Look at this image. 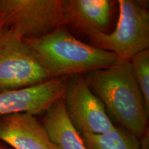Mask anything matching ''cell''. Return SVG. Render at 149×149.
Here are the masks:
<instances>
[{"instance_id": "6da1fadb", "label": "cell", "mask_w": 149, "mask_h": 149, "mask_svg": "<svg viewBox=\"0 0 149 149\" xmlns=\"http://www.w3.org/2000/svg\"><path fill=\"white\" fill-rule=\"evenodd\" d=\"M89 86L120 126L139 139L148 129L149 115L130 61L83 74Z\"/></svg>"}, {"instance_id": "7a4b0ae2", "label": "cell", "mask_w": 149, "mask_h": 149, "mask_svg": "<svg viewBox=\"0 0 149 149\" xmlns=\"http://www.w3.org/2000/svg\"><path fill=\"white\" fill-rule=\"evenodd\" d=\"M23 40L53 78L84 74L107 68L120 60L113 53L77 40L66 26L41 38Z\"/></svg>"}, {"instance_id": "3957f363", "label": "cell", "mask_w": 149, "mask_h": 149, "mask_svg": "<svg viewBox=\"0 0 149 149\" xmlns=\"http://www.w3.org/2000/svg\"><path fill=\"white\" fill-rule=\"evenodd\" d=\"M117 3L120 15L113 32L91 29L84 35L91 45L130 61L137 53L149 49V13L146 1L119 0Z\"/></svg>"}, {"instance_id": "277c9868", "label": "cell", "mask_w": 149, "mask_h": 149, "mask_svg": "<svg viewBox=\"0 0 149 149\" xmlns=\"http://www.w3.org/2000/svg\"><path fill=\"white\" fill-rule=\"evenodd\" d=\"M63 26L62 0H0V29L24 40L41 38Z\"/></svg>"}, {"instance_id": "5b68a950", "label": "cell", "mask_w": 149, "mask_h": 149, "mask_svg": "<svg viewBox=\"0 0 149 149\" xmlns=\"http://www.w3.org/2000/svg\"><path fill=\"white\" fill-rule=\"evenodd\" d=\"M53 79L22 37L0 29V93L40 84Z\"/></svg>"}, {"instance_id": "8992f818", "label": "cell", "mask_w": 149, "mask_h": 149, "mask_svg": "<svg viewBox=\"0 0 149 149\" xmlns=\"http://www.w3.org/2000/svg\"><path fill=\"white\" fill-rule=\"evenodd\" d=\"M63 101L70 122L80 135L102 134L115 126L83 74L70 77Z\"/></svg>"}, {"instance_id": "52a82bcc", "label": "cell", "mask_w": 149, "mask_h": 149, "mask_svg": "<svg viewBox=\"0 0 149 149\" xmlns=\"http://www.w3.org/2000/svg\"><path fill=\"white\" fill-rule=\"evenodd\" d=\"M70 77H55L28 88L0 93V116L28 113L36 116L45 113L62 98Z\"/></svg>"}, {"instance_id": "ba28073f", "label": "cell", "mask_w": 149, "mask_h": 149, "mask_svg": "<svg viewBox=\"0 0 149 149\" xmlns=\"http://www.w3.org/2000/svg\"><path fill=\"white\" fill-rule=\"evenodd\" d=\"M0 141L13 149H59L36 116L28 113L0 116Z\"/></svg>"}, {"instance_id": "9c48e42d", "label": "cell", "mask_w": 149, "mask_h": 149, "mask_svg": "<svg viewBox=\"0 0 149 149\" xmlns=\"http://www.w3.org/2000/svg\"><path fill=\"white\" fill-rule=\"evenodd\" d=\"M112 1L109 0H62L66 25L85 34L91 29L106 33L111 16Z\"/></svg>"}, {"instance_id": "30bf717a", "label": "cell", "mask_w": 149, "mask_h": 149, "mask_svg": "<svg viewBox=\"0 0 149 149\" xmlns=\"http://www.w3.org/2000/svg\"><path fill=\"white\" fill-rule=\"evenodd\" d=\"M42 124L59 149H88L66 114L63 97L45 112Z\"/></svg>"}, {"instance_id": "8fae6325", "label": "cell", "mask_w": 149, "mask_h": 149, "mask_svg": "<svg viewBox=\"0 0 149 149\" xmlns=\"http://www.w3.org/2000/svg\"><path fill=\"white\" fill-rule=\"evenodd\" d=\"M81 136L88 149H139V139L120 126L102 134Z\"/></svg>"}, {"instance_id": "7c38bea8", "label": "cell", "mask_w": 149, "mask_h": 149, "mask_svg": "<svg viewBox=\"0 0 149 149\" xmlns=\"http://www.w3.org/2000/svg\"><path fill=\"white\" fill-rule=\"evenodd\" d=\"M133 77L142 95L149 115V49L137 53L130 60Z\"/></svg>"}, {"instance_id": "4fadbf2b", "label": "cell", "mask_w": 149, "mask_h": 149, "mask_svg": "<svg viewBox=\"0 0 149 149\" xmlns=\"http://www.w3.org/2000/svg\"><path fill=\"white\" fill-rule=\"evenodd\" d=\"M139 149H149V130H146V133L139 139Z\"/></svg>"}, {"instance_id": "5bb4252c", "label": "cell", "mask_w": 149, "mask_h": 149, "mask_svg": "<svg viewBox=\"0 0 149 149\" xmlns=\"http://www.w3.org/2000/svg\"><path fill=\"white\" fill-rule=\"evenodd\" d=\"M0 149H13L10 147H9L8 145H5L2 144L1 142H0Z\"/></svg>"}]
</instances>
